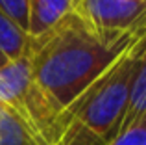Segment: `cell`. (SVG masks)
Instances as JSON below:
<instances>
[{
    "instance_id": "8fae6325",
    "label": "cell",
    "mask_w": 146,
    "mask_h": 145,
    "mask_svg": "<svg viewBox=\"0 0 146 145\" xmlns=\"http://www.w3.org/2000/svg\"><path fill=\"white\" fill-rule=\"evenodd\" d=\"M131 36L133 37H143V36H146V9H144V13L139 17V21L135 22V26L131 28Z\"/></svg>"
},
{
    "instance_id": "6da1fadb",
    "label": "cell",
    "mask_w": 146,
    "mask_h": 145,
    "mask_svg": "<svg viewBox=\"0 0 146 145\" xmlns=\"http://www.w3.org/2000/svg\"><path fill=\"white\" fill-rule=\"evenodd\" d=\"M133 39V36L100 34L72 9L54 28L30 39L32 76L61 113L113 65Z\"/></svg>"
},
{
    "instance_id": "9c48e42d",
    "label": "cell",
    "mask_w": 146,
    "mask_h": 145,
    "mask_svg": "<svg viewBox=\"0 0 146 145\" xmlns=\"http://www.w3.org/2000/svg\"><path fill=\"white\" fill-rule=\"evenodd\" d=\"M109 145H146V113L129 127L122 128Z\"/></svg>"
},
{
    "instance_id": "8992f818",
    "label": "cell",
    "mask_w": 146,
    "mask_h": 145,
    "mask_svg": "<svg viewBox=\"0 0 146 145\" xmlns=\"http://www.w3.org/2000/svg\"><path fill=\"white\" fill-rule=\"evenodd\" d=\"M137 62L133 71L131 86H129V97H128V108L124 113L122 128L135 123L139 117L146 113V36L137 37Z\"/></svg>"
},
{
    "instance_id": "52a82bcc",
    "label": "cell",
    "mask_w": 146,
    "mask_h": 145,
    "mask_svg": "<svg viewBox=\"0 0 146 145\" xmlns=\"http://www.w3.org/2000/svg\"><path fill=\"white\" fill-rule=\"evenodd\" d=\"M0 145H46L9 106L0 102Z\"/></svg>"
},
{
    "instance_id": "30bf717a",
    "label": "cell",
    "mask_w": 146,
    "mask_h": 145,
    "mask_svg": "<svg viewBox=\"0 0 146 145\" xmlns=\"http://www.w3.org/2000/svg\"><path fill=\"white\" fill-rule=\"evenodd\" d=\"M0 11L7 15L17 26L28 28V0H0Z\"/></svg>"
},
{
    "instance_id": "7a4b0ae2",
    "label": "cell",
    "mask_w": 146,
    "mask_h": 145,
    "mask_svg": "<svg viewBox=\"0 0 146 145\" xmlns=\"http://www.w3.org/2000/svg\"><path fill=\"white\" fill-rule=\"evenodd\" d=\"M137 37L57 117L56 145H109L120 132L137 62Z\"/></svg>"
},
{
    "instance_id": "3957f363",
    "label": "cell",
    "mask_w": 146,
    "mask_h": 145,
    "mask_svg": "<svg viewBox=\"0 0 146 145\" xmlns=\"http://www.w3.org/2000/svg\"><path fill=\"white\" fill-rule=\"evenodd\" d=\"M0 102L9 106L46 145H56L59 113L33 80L28 52L0 67Z\"/></svg>"
},
{
    "instance_id": "5b68a950",
    "label": "cell",
    "mask_w": 146,
    "mask_h": 145,
    "mask_svg": "<svg viewBox=\"0 0 146 145\" xmlns=\"http://www.w3.org/2000/svg\"><path fill=\"white\" fill-rule=\"evenodd\" d=\"M76 2L78 0H28V37H39L54 28L74 9Z\"/></svg>"
},
{
    "instance_id": "277c9868",
    "label": "cell",
    "mask_w": 146,
    "mask_h": 145,
    "mask_svg": "<svg viewBox=\"0 0 146 145\" xmlns=\"http://www.w3.org/2000/svg\"><path fill=\"white\" fill-rule=\"evenodd\" d=\"M146 9V0H78L74 11L106 36H131Z\"/></svg>"
},
{
    "instance_id": "ba28073f",
    "label": "cell",
    "mask_w": 146,
    "mask_h": 145,
    "mask_svg": "<svg viewBox=\"0 0 146 145\" xmlns=\"http://www.w3.org/2000/svg\"><path fill=\"white\" fill-rule=\"evenodd\" d=\"M30 37L21 26H17L4 11H0V52L4 58L17 60L28 52Z\"/></svg>"
},
{
    "instance_id": "7c38bea8",
    "label": "cell",
    "mask_w": 146,
    "mask_h": 145,
    "mask_svg": "<svg viewBox=\"0 0 146 145\" xmlns=\"http://www.w3.org/2000/svg\"><path fill=\"white\" fill-rule=\"evenodd\" d=\"M6 63H7V60L4 58V54L0 52V67H2V65H6Z\"/></svg>"
}]
</instances>
